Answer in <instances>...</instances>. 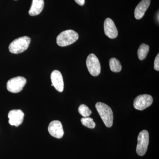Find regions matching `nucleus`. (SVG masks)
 Instances as JSON below:
<instances>
[{"mask_svg":"<svg viewBox=\"0 0 159 159\" xmlns=\"http://www.w3.org/2000/svg\"><path fill=\"white\" fill-rule=\"evenodd\" d=\"M96 107L106 126L108 128L111 127L113 123V114L111 107L102 102H97Z\"/></svg>","mask_w":159,"mask_h":159,"instance_id":"obj_1","label":"nucleus"},{"mask_svg":"<svg viewBox=\"0 0 159 159\" xmlns=\"http://www.w3.org/2000/svg\"><path fill=\"white\" fill-rule=\"evenodd\" d=\"M31 41V39L26 36L16 39L9 45V51L12 54H18L22 53L28 48Z\"/></svg>","mask_w":159,"mask_h":159,"instance_id":"obj_2","label":"nucleus"},{"mask_svg":"<svg viewBox=\"0 0 159 159\" xmlns=\"http://www.w3.org/2000/svg\"><path fill=\"white\" fill-rule=\"evenodd\" d=\"M79 35L77 32L72 30L62 31L57 37V43L60 47L70 45L77 41Z\"/></svg>","mask_w":159,"mask_h":159,"instance_id":"obj_3","label":"nucleus"},{"mask_svg":"<svg viewBox=\"0 0 159 159\" xmlns=\"http://www.w3.org/2000/svg\"><path fill=\"white\" fill-rule=\"evenodd\" d=\"M149 144V134L148 131L142 130L138 138L136 152L140 156H143L146 153Z\"/></svg>","mask_w":159,"mask_h":159,"instance_id":"obj_4","label":"nucleus"},{"mask_svg":"<svg viewBox=\"0 0 159 159\" xmlns=\"http://www.w3.org/2000/svg\"><path fill=\"white\" fill-rule=\"evenodd\" d=\"M27 80L23 77H13L8 80L7 83V89L9 92L14 93H19L22 90L25 85Z\"/></svg>","mask_w":159,"mask_h":159,"instance_id":"obj_5","label":"nucleus"},{"mask_svg":"<svg viewBox=\"0 0 159 159\" xmlns=\"http://www.w3.org/2000/svg\"><path fill=\"white\" fill-rule=\"evenodd\" d=\"M86 66L90 74L92 76L96 77L100 74L101 66L99 59L93 54H91L86 59Z\"/></svg>","mask_w":159,"mask_h":159,"instance_id":"obj_6","label":"nucleus"},{"mask_svg":"<svg viewBox=\"0 0 159 159\" xmlns=\"http://www.w3.org/2000/svg\"><path fill=\"white\" fill-rule=\"evenodd\" d=\"M153 102V98L150 95L143 94L139 95L135 99L134 107L138 110L142 111L149 107Z\"/></svg>","mask_w":159,"mask_h":159,"instance_id":"obj_7","label":"nucleus"},{"mask_svg":"<svg viewBox=\"0 0 159 159\" xmlns=\"http://www.w3.org/2000/svg\"><path fill=\"white\" fill-rule=\"evenodd\" d=\"M48 130L51 135L56 139H61L64 134L62 124L58 120H54L50 122Z\"/></svg>","mask_w":159,"mask_h":159,"instance_id":"obj_8","label":"nucleus"},{"mask_svg":"<svg viewBox=\"0 0 159 159\" xmlns=\"http://www.w3.org/2000/svg\"><path fill=\"white\" fill-rule=\"evenodd\" d=\"M25 114L21 110H12L8 114L9 122L11 125L18 126L22 123Z\"/></svg>","mask_w":159,"mask_h":159,"instance_id":"obj_9","label":"nucleus"},{"mask_svg":"<svg viewBox=\"0 0 159 159\" xmlns=\"http://www.w3.org/2000/svg\"><path fill=\"white\" fill-rule=\"evenodd\" d=\"M104 33L107 36L111 39L116 38L118 32L113 21L109 18L106 19L104 22Z\"/></svg>","mask_w":159,"mask_h":159,"instance_id":"obj_10","label":"nucleus"},{"mask_svg":"<svg viewBox=\"0 0 159 159\" xmlns=\"http://www.w3.org/2000/svg\"><path fill=\"white\" fill-rule=\"evenodd\" d=\"M51 80L53 86L57 91L62 92L64 90V81L62 74L57 70H55L51 74Z\"/></svg>","mask_w":159,"mask_h":159,"instance_id":"obj_11","label":"nucleus"},{"mask_svg":"<svg viewBox=\"0 0 159 159\" xmlns=\"http://www.w3.org/2000/svg\"><path fill=\"white\" fill-rule=\"evenodd\" d=\"M151 0H142L136 7L134 11L135 18L141 19L144 16L145 11L150 5Z\"/></svg>","mask_w":159,"mask_h":159,"instance_id":"obj_12","label":"nucleus"},{"mask_svg":"<svg viewBox=\"0 0 159 159\" xmlns=\"http://www.w3.org/2000/svg\"><path fill=\"white\" fill-rule=\"evenodd\" d=\"M44 0H32V5L29 11L31 16H35L40 14L43 9Z\"/></svg>","mask_w":159,"mask_h":159,"instance_id":"obj_13","label":"nucleus"},{"mask_svg":"<svg viewBox=\"0 0 159 159\" xmlns=\"http://www.w3.org/2000/svg\"><path fill=\"white\" fill-rule=\"evenodd\" d=\"M110 68L113 72L118 73L122 70V65L120 61L116 58H111L109 61Z\"/></svg>","mask_w":159,"mask_h":159,"instance_id":"obj_14","label":"nucleus"},{"mask_svg":"<svg viewBox=\"0 0 159 159\" xmlns=\"http://www.w3.org/2000/svg\"><path fill=\"white\" fill-rule=\"evenodd\" d=\"M149 50V47L148 45L142 43L139 47L138 51V57L139 59L142 60L147 56Z\"/></svg>","mask_w":159,"mask_h":159,"instance_id":"obj_15","label":"nucleus"},{"mask_svg":"<svg viewBox=\"0 0 159 159\" xmlns=\"http://www.w3.org/2000/svg\"><path fill=\"white\" fill-rule=\"evenodd\" d=\"M82 125L89 128L93 129L96 126V123L93 119L90 117H84L81 119Z\"/></svg>","mask_w":159,"mask_h":159,"instance_id":"obj_16","label":"nucleus"},{"mask_svg":"<svg viewBox=\"0 0 159 159\" xmlns=\"http://www.w3.org/2000/svg\"><path fill=\"white\" fill-rule=\"evenodd\" d=\"M79 113L84 117L89 116L92 114V111L88 107L84 104H81L78 108Z\"/></svg>","mask_w":159,"mask_h":159,"instance_id":"obj_17","label":"nucleus"},{"mask_svg":"<svg viewBox=\"0 0 159 159\" xmlns=\"http://www.w3.org/2000/svg\"><path fill=\"white\" fill-rule=\"evenodd\" d=\"M154 68L156 70L159 71V54H158L156 57L154 61Z\"/></svg>","mask_w":159,"mask_h":159,"instance_id":"obj_18","label":"nucleus"},{"mask_svg":"<svg viewBox=\"0 0 159 159\" xmlns=\"http://www.w3.org/2000/svg\"><path fill=\"white\" fill-rule=\"evenodd\" d=\"M77 4L80 6H83L85 2V0H74Z\"/></svg>","mask_w":159,"mask_h":159,"instance_id":"obj_19","label":"nucleus"}]
</instances>
